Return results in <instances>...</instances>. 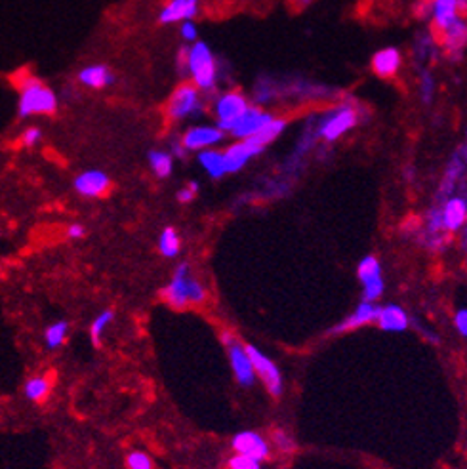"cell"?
I'll list each match as a JSON object with an SVG mask.
<instances>
[{
    "label": "cell",
    "mask_w": 467,
    "mask_h": 469,
    "mask_svg": "<svg viewBox=\"0 0 467 469\" xmlns=\"http://www.w3.org/2000/svg\"><path fill=\"white\" fill-rule=\"evenodd\" d=\"M178 63L181 67H185L189 82H193L203 94H210L218 88V77H220L218 60L214 56L212 48L204 41H195L189 48L179 52Z\"/></svg>",
    "instance_id": "1"
},
{
    "label": "cell",
    "mask_w": 467,
    "mask_h": 469,
    "mask_svg": "<svg viewBox=\"0 0 467 469\" xmlns=\"http://www.w3.org/2000/svg\"><path fill=\"white\" fill-rule=\"evenodd\" d=\"M19 103H17V117L29 119L36 115H54L58 111V95L54 94L50 86H46L36 77H27L19 82Z\"/></svg>",
    "instance_id": "2"
},
{
    "label": "cell",
    "mask_w": 467,
    "mask_h": 469,
    "mask_svg": "<svg viewBox=\"0 0 467 469\" xmlns=\"http://www.w3.org/2000/svg\"><path fill=\"white\" fill-rule=\"evenodd\" d=\"M162 298L170 304L172 308H185L189 304H203L206 299V290L203 284L191 275L187 264H179L172 282L162 290Z\"/></svg>",
    "instance_id": "3"
},
{
    "label": "cell",
    "mask_w": 467,
    "mask_h": 469,
    "mask_svg": "<svg viewBox=\"0 0 467 469\" xmlns=\"http://www.w3.org/2000/svg\"><path fill=\"white\" fill-rule=\"evenodd\" d=\"M358 124V109L353 103H341L338 107H332L324 113L323 119L319 120L317 134L323 137L324 141H336L341 136L355 128Z\"/></svg>",
    "instance_id": "4"
},
{
    "label": "cell",
    "mask_w": 467,
    "mask_h": 469,
    "mask_svg": "<svg viewBox=\"0 0 467 469\" xmlns=\"http://www.w3.org/2000/svg\"><path fill=\"white\" fill-rule=\"evenodd\" d=\"M204 113L203 92L193 82H181L174 88L166 103V117L174 122L201 117Z\"/></svg>",
    "instance_id": "5"
},
{
    "label": "cell",
    "mask_w": 467,
    "mask_h": 469,
    "mask_svg": "<svg viewBox=\"0 0 467 469\" xmlns=\"http://www.w3.org/2000/svg\"><path fill=\"white\" fill-rule=\"evenodd\" d=\"M248 107H250V100L240 90H227V92L216 95L212 102V115L216 117L218 128L227 134L231 126L235 124V120L247 111Z\"/></svg>",
    "instance_id": "6"
},
{
    "label": "cell",
    "mask_w": 467,
    "mask_h": 469,
    "mask_svg": "<svg viewBox=\"0 0 467 469\" xmlns=\"http://www.w3.org/2000/svg\"><path fill=\"white\" fill-rule=\"evenodd\" d=\"M221 341H223V345L229 351L231 367H233V372H235V378H237L238 384H254V368H252V363H250V358H248L244 347L240 345V341H238L231 332L221 334Z\"/></svg>",
    "instance_id": "7"
},
{
    "label": "cell",
    "mask_w": 467,
    "mask_h": 469,
    "mask_svg": "<svg viewBox=\"0 0 467 469\" xmlns=\"http://www.w3.org/2000/svg\"><path fill=\"white\" fill-rule=\"evenodd\" d=\"M247 351L248 358L252 363V368H254V374H258L262 380H264L265 387L269 389L273 397H279L282 393V378H280L279 368L275 367L271 358H267L264 353L255 350L254 345H247L244 347Z\"/></svg>",
    "instance_id": "8"
},
{
    "label": "cell",
    "mask_w": 467,
    "mask_h": 469,
    "mask_svg": "<svg viewBox=\"0 0 467 469\" xmlns=\"http://www.w3.org/2000/svg\"><path fill=\"white\" fill-rule=\"evenodd\" d=\"M273 117H275V115L265 111L264 107H260V105H250L247 111L242 113V115L235 120V124L231 126V130L227 134L235 137V139H247V137L254 136L255 132H260V130L264 128L265 124H267Z\"/></svg>",
    "instance_id": "9"
},
{
    "label": "cell",
    "mask_w": 467,
    "mask_h": 469,
    "mask_svg": "<svg viewBox=\"0 0 467 469\" xmlns=\"http://www.w3.org/2000/svg\"><path fill=\"white\" fill-rule=\"evenodd\" d=\"M225 132L218 126H210V124H203V126H191L183 132L181 136V146L185 151H203V149H212L223 141Z\"/></svg>",
    "instance_id": "10"
},
{
    "label": "cell",
    "mask_w": 467,
    "mask_h": 469,
    "mask_svg": "<svg viewBox=\"0 0 467 469\" xmlns=\"http://www.w3.org/2000/svg\"><path fill=\"white\" fill-rule=\"evenodd\" d=\"M358 279L363 282V298L365 301H372L378 299L383 294V279H382V267L378 264V260L374 256H366L361 264H358Z\"/></svg>",
    "instance_id": "11"
},
{
    "label": "cell",
    "mask_w": 467,
    "mask_h": 469,
    "mask_svg": "<svg viewBox=\"0 0 467 469\" xmlns=\"http://www.w3.org/2000/svg\"><path fill=\"white\" fill-rule=\"evenodd\" d=\"M201 0H168L159 14L161 25H174L181 21H189L198 14Z\"/></svg>",
    "instance_id": "12"
},
{
    "label": "cell",
    "mask_w": 467,
    "mask_h": 469,
    "mask_svg": "<svg viewBox=\"0 0 467 469\" xmlns=\"http://www.w3.org/2000/svg\"><path fill=\"white\" fill-rule=\"evenodd\" d=\"M370 67L376 77L380 78H393L399 75L400 67H402V54L399 48L395 46H387L378 50L372 56Z\"/></svg>",
    "instance_id": "13"
},
{
    "label": "cell",
    "mask_w": 467,
    "mask_h": 469,
    "mask_svg": "<svg viewBox=\"0 0 467 469\" xmlns=\"http://www.w3.org/2000/svg\"><path fill=\"white\" fill-rule=\"evenodd\" d=\"M75 191L78 195L88 196V198H98L103 196L111 187L109 176L102 170H86L75 178Z\"/></svg>",
    "instance_id": "14"
},
{
    "label": "cell",
    "mask_w": 467,
    "mask_h": 469,
    "mask_svg": "<svg viewBox=\"0 0 467 469\" xmlns=\"http://www.w3.org/2000/svg\"><path fill=\"white\" fill-rule=\"evenodd\" d=\"M262 151H264V149L252 146L248 139H238L233 146L227 147L225 151H221V153H223V162H225V172H227V174H235V172L242 170L244 164H247L252 157L262 153Z\"/></svg>",
    "instance_id": "15"
},
{
    "label": "cell",
    "mask_w": 467,
    "mask_h": 469,
    "mask_svg": "<svg viewBox=\"0 0 467 469\" xmlns=\"http://www.w3.org/2000/svg\"><path fill=\"white\" fill-rule=\"evenodd\" d=\"M233 448L238 454H242L247 458H252L255 461H262L269 456V444H267L264 437L260 435V433H255V431H242V433H238L233 439Z\"/></svg>",
    "instance_id": "16"
},
{
    "label": "cell",
    "mask_w": 467,
    "mask_h": 469,
    "mask_svg": "<svg viewBox=\"0 0 467 469\" xmlns=\"http://www.w3.org/2000/svg\"><path fill=\"white\" fill-rule=\"evenodd\" d=\"M467 216V203L462 196H451L446 198L441 206L442 229L458 231L466 223Z\"/></svg>",
    "instance_id": "17"
},
{
    "label": "cell",
    "mask_w": 467,
    "mask_h": 469,
    "mask_svg": "<svg viewBox=\"0 0 467 469\" xmlns=\"http://www.w3.org/2000/svg\"><path fill=\"white\" fill-rule=\"evenodd\" d=\"M466 170V147H462L458 153L452 157V161L448 162V168H446V174H444V179H442L441 187H439V193H437V201L439 203H444L448 195H451L458 179L462 178V174Z\"/></svg>",
    "instance_id": "18"
},
{
    "label": "cell",
    "mask_w": 467,
    "mask_h": 469,
    "mask_svg": "<svg viewBox=\"0 0 467 469\" xmlns=\"http://www.w3.org/2000/svg\"><path fill=\"white\" fill-rule=\"evenodd\" d=\"M78 82L86 88H92V90H103L115 82V75L107 65H102V63H95V65H88V67L80 69L78 71Z\"/></svg>",
    "instance_id": "19"
},
{
    "label": "cell",
    "mask_w": 467,
    "mask_h": 469,
    "mask_svg": "<svg viewBox=\"0 0 467 469\" xmlns=\"http://www.w3.org/2000/svg\"><path fill=\"white\" fill-rule=\"evenodd\" d=\"M380 315V308H376L372 301H363L351 315L340 323L334 332H349V330H357L358 326H365L368 323H374L376 319Z\"/></svg>",
    "instance_id": "20"
},
{
    "label": "cell",
    "mask_w": 467,
    "mask_h": 469,
    "mask_svg": "<svg viewBox=\"0 0 467 469\" xmlns=\"http://www.w3.org/2000/svg\"><path fill=\"white\" fill-rule=\"evenodd\" d=\"M429 8H431L433 25L439 33L451 25L456 17L462 16L458 0H433V2H429Z\"/></svg>",
    "instance_id": "21"
},
{
    "label": "cell",
    "mask_w": 467,
    "mask_h": 469,
    "mask_svg": "<svg viewBox=\"0 0 467 469\" xmlns=\"http://www.w3.org/2000/svg\"><path fill=\"white\" fill-rule=\"evenodd\" d=\"M378 324L382 330H387V332H402L407 330L408 326V315L407 311L399 306H387V308L380 309V315H378Z\"/></svg>",
    "instance_id": "22"
},
{
    "label": "cell",
    "mask_w": 467,
    "mask_h": 469,
    "mask_svg": "<svg viewBox=\"0 0 467 469\" xmlns=\"http://www.w3.org/2000/svg\"><path fill=\"white\" fill-rule=\"evenodd\" d=\"M286 124H288V120L286 119L273 117V119L265 124L264 128L260 130V132H255L254 136L247 137V139L252 146L260 147V149H265V147L269 146V144H273V141L286 130Z\"/></svg>",
    "instance_id": "23"
},
{
    "label": "cell",
    "mask_w": 467,
    "mask_h": 469,
    "mask_svg": "<svg viewBox=\"0 0 467 469\" xmlns=\"http://www.w3.org/2000/svg\"><path fill=\"white\" fill-rule=\"evenodd\" d=\"M467 27L466 19H462V16H458L451 25L446 27L444 31H441L442 34V44L448 52H462L464 46H466V36H467Z\"/></svg>",
    "instance_id": "24"
},
{
    "label": "cell",
    "mask_w": 467,
    "mask_h": 469,
    "mask_svg": "<svg viewBox=\"0 0 467 469\" xmlns=\"http://www.w3.org/2000/svg\"><path fill=\"white\" fill-rule=\"evenodd\" d=\"M198 162H201V166H203L204 170L210 174V178L220 179L227 174V172H225V162H223V153H221V151H216V149H203V151H198Z\"/></svg>",
    "instance_id": "25"
},
{
    "label": "cell",
    "mask_w": 467,
    "mask_h": 469,
    "mask_svg": "<svg viewBox=\"0 0 467 469\" xmlns=\"http://www.w3.org/2000/svg\"><path fill=\"white\" fill-rule=\"evenodd\" d=\"M52 389V380L48 376H33L29 378L23 385V393L29 401L44 402L48 399Z\"/></svg>",
    "instance_id": "26"
},
{
    "label": "cell",
    "mask_w": 467,
    "mask_h": 469,
    "mask_svg": "<svg viewBox=\"0 0 467 469\" xmlns=\"http://www.w3.org/2000/svg\"><path fill=\"white\" fill-rule=\"evenodd\" d=\"M69 334V323L67 321H56L46 326L44 330V343L48 350H58L61 347L65 340H67Z\"/></svg>",
    "instance_id": "27"
},
{
    "label": "cell",
    "mask_w": 467,
    "mask_h": 469,
    "mask_svg": "<svg viewBox=\"0 0 467 469\" xmlns=\"http://www.w3.org/2000/svg\"><path fill=\"white\" fill-rule=\"evenodd\" d=\"M149 164H151V170L155 172L157 178H168L172 174V168H174V159L166 151H151Z\"/></svg>",
    "instance_id": "28"
},
{
    "label": "cell",
    "mask_w": 467,
    "mask_h": 469,
    "mask_svg": "<svg viewBox=\"0 0 467 469\" xmlns=\"http://www.w3.org/2000/svg\"><path fill=\"white\" fill-rule=\"evenodd\" d=\"M159 248H161V252L166 258L176 256L179 252L178 231L174 229V227H166V229L162 231L161 240H159Z\"/></svg>",
    "instance_id": "29"
},
{
    "label": "cell",
    "mask_w": 467,
    "mask_h": 469,
    "mask_svg": "<svg viewBox=\"0 0 467 469\" xmlns=\"http://www.w3.org/2000/svg\"><path fill=\"white\" fill-rule=\"evenodd\" d=\"M113 317H115V313L111 309H107V311H103L102 315H98L93 319L92 326H90V338H92V343L95 347L102 345V334L105 332L107 324L113 321Z\"/></svg>",
    "instance_id": "30"
},
{
    "label": "cell",
    "mask_w": 467,
    "mask_h": 469,
    "mask_svg": "<svg viewBox=\"0 0 467 469\" xmlns=\"http://www.w3.org/2000/svg\"><path fill=\"white\" fill-rule=\"evenodd\" d=\"M128 469H153V461L144 453H130L126 458Z\"/></svg>",
    "instance_id": "31"
},
{
    "label": "cell",
    "mask_w": 467,
    "mask_h": 469,
    "mask_svg": "<svg viewBox=\"0 0 467 469\" xmlns=\"http://www.w3.org/2000/svg\"><path fill=\"white\" fill-rule=\"evenodd\" d=\"M229 469H262L260 468V461L252 460V458H247L242 454H238L235 458H231L229 464H227Z\"/></svg>",
    "instance_id": "32"
},
{
    "label": "cell",
    "mask_w": 467,
    "mask_h": 469,
    "mask_svg": "<svg viewBox=\"0 0 467 469\" xmlns=\"http://www.w3.org/2000/svg\"><path fill=\"white\" fill-rule=\"evenodd\" d=\"M179 33H181V38L189 44H193L195 41H198V29H196V25L193 23V19H189V21H181Z\"/></svg>",
    "instance_id": "33"
},
{
    "label": "cell",
    "mask_w": 467,
    "mask_h": 469,
    "mask_svg": "<svg viewBox=\"0 0 467 469\" xmlns=\"http://www.w3.org/2000/svg\"><path fill=\"white\" fill-rule=\"evenodd\" d=\"M41 139H43V130L36 128V126H29L21 136V144L25 147H34L41 144Z\"/></svg>",
    "instance_id": "34"
},
{
    "label": "cell",
    "mask_w": 467,
    "mask_h": 469,
    "mask_svg": "<svg viewBox=\"0 0 467 469\" xmlns=\"http://www.w3.org/2000/svg\"><path fill=\"white\" fill-rule=\"evenodd\" d=\"M273 441H275V444L279 446L282 453H292L296 448V443L292 441V437L286 435L284 431H275L273 433Z\"/></svg>",
    "instance_id": "35"
},
{
    "label": "cell",
    "mask_w": 467,
    "mask_h": 469,
    "mask_svg": "<svg viewBox=\"0 0 467 469\" xmlns=\"http://www.w3.org/2000/svg\"><path fill=\"white\" fill-rule=\"evenodd\" d=\"M420 92H422V95H424L425 103L431 102V95H433V92H435V82H433V78L429 77L427 73H424V77H422V80H420Z\"/></svg>",
    "instance_id": "36"
},
{
    "label": "cell",
    "mask_w": 467,
    "mask_h": 469,
    "mask_svg": "<svg viewBox=\"0 0 467 469\" xmlns=\"http://www.w3.org/2000/svg\"><path fill=\"white\" fill-rule=\"evenodd\" d=\"M196 193H198V183H196V181H191L187 187H183L179 191L178 201L179 203H183V205H185V203H191V201L195 198Z\"/></svg>",
    "instance_id": "37"
},
{
    "label": "cell",
    "mask_w": 467,
    "mask_h": 469,
    "mask_svg": "<svg viewBox=\"0 0 467 469\" xmlns=\"http://www.w3.org/2000/svg\"><path fill=\"white\" fill-rule=\"evenodd\" d=\"M86 235V229H84V225L82 223H71L67 227V237L69 239H82Z\"/></svg>",
    "instance_id": "38"
},
{
    "label": "cell",
    "mask_w": 467,
    "mask_h": 469,
    "mask_svg": "<svg viewBox=\"0 0 467 469\" xmlns=\"http://www.w3.org/2000/svg\"><path fill=\"white\" fill-rule=\"evenodd\" d=\"M456 328H458V332L462 334V336H466L467 334V311L466 309H462V311H458V313H456Z\"/></svg>",
    "instance_id": "39"
},
{
    "label": "cell",
    "mask_w": 467,
    "mask_h": 469,
    "mask_svg": "<svg viewBox=\"0 0 467 469\" xmlns=\"http://www.w3.org/2000/svg\"><path fill=\"white\" fill-rule=\"evenodd\" d=\"M294 2H297V4H301V6H306V4H311L313 0H294Z\"/></svg>",
    "instance_id": "40"
}]
</instances>
